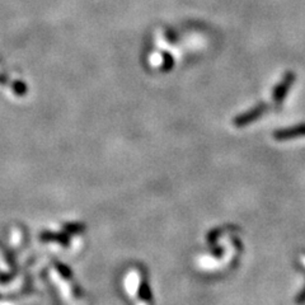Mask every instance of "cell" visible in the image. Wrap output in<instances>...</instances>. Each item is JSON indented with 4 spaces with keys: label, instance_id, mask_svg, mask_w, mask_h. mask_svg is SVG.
<instances>
[{
    "label": "cell",
    "instance_id": "1",
    "mask_svg": "<svg viewBox=\"0 0 305 305\" xmlns=\"http://www.w3.org/2000/svg\"><path fill=\"white\" fill-rule=\"evenodd\" d=\"M268 108H270L268 104L264 103V102H261V103H258L257 106L252 107V108H249L246 112L240 113L237 117H234V119H233V125L238 129L246 128L248 125L257 121L258 119H261L262 116L268 111Z\"/></svg>",
    "mask_w": 305,
    "mask_h": 305
},
{
    "label": "cell",
    "instance_id": "2",
    "mask_svg": "<svg viewBox=\"0 0 305 305\" xmlns=\"http://www.w3.org/2000/svg\"><path fill=\"white\" fill-rule=\"evenodd\" d=\"M295 80H297V74L291 70L286 71L282 75L281 80H280L277 86L272 90V99L276 104H281L285 98L288 97L289 90L291 89L293 84L295 83Z\"/></svg>",
    "mask_w": 305,
    "mask_h": 305
},
{
    "label": "cell",
    "instance_id": "3",
    "mask_svg": "<svg viewBox=\"0 0 305 305\" xmlns=\"http://www.w3.org/2000/svg\"><path fill=\"white\" fill-rule=\"evenodd\" d=\"M305 136V122L295 126H290V128L281 129L273 132V137L279 141H284V140H291L297 139V137Z\"/></svg>",
    "mask_w": 305,
    "mask_h": 305
},
{
    "label": "cell",
    "instance_id": "4",
    "mask_svg": "<svg viewBox=\"0 0 305 305\" xmlns=\"http://www.w3.org/2000/svg\"><path fill=\"white\" fill-rule=\"evenodd\" d=\"M163 62L160 65V70L163 73H169L172 70L173 66H174V57H173L172 53L169 52H163Z\"/></svg>",
    "mask_w": 305,
    "mask_h": 305
},
{
    "label": "cell",
    "instance_id": "5",
    "mask_svg": "<svg viewBox=\"0 0 305 305\" xmlns=\"http://www.w3.org/2000/svg\"><path fill=\"white\" fill-rule=\"evenodd\" d=\"M166 39L168 40L169 44H177L178 40H179V36H178V33L175 32V31L168 30L166 32Z\"/></svg>",
    "mask_w": 305,
    "mask_h": 305
}]
</instances>
